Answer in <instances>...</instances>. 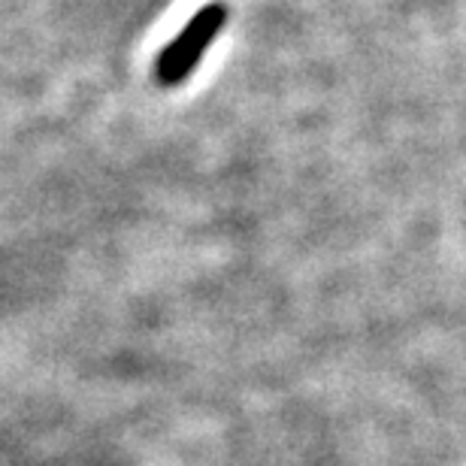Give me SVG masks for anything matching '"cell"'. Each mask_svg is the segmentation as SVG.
Instances as JSON below:
<instances>
[{"mask_svg":"<svg viewBox=\"0 0 466 466\" xmlns=\"http://www.w3.org/2000/svg\"><path fill=\"white\" fill-rule=\"evenodd\" d=\"M228 22V6L216 0V4L200 6L198 13L191 15V22L176 34V40L164 46V52L157 55L155 61V79L161 82L164 88L179 86L191 76V70L198 67V61L207 55L212 40L218 36V31Z\"/></svg>","mask_w":466,"mask_h":466,"instance_id":"6da1fadb","label":"cell"}]
</instances>
